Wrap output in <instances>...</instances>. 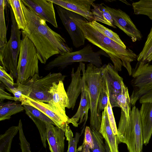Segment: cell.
Instances as JSON below:
<instances>
[{
	"label": "cell",
	"mask_w": 152,
	"mask_h": 152,
	"mask_svg": "<svg viewBox=\"0 0 152 152\" xmlns=\"http://www.w3.org/2000/svg\"><path fill=\"white\" fill-rule=\"evenodd\" d=\"M22 5L27 28L26 31H21V33L34 45L41 63L45 64L54 55L72 52V48L67 45L64 38L52 30L45 20L26 6L22 1Z\"/></svg>",
	"instance_id": "1"
},
{
	"label": "cell",
	"mask_w": 152,
	"mask_h": 152,
	"mask_svg": "<svg viewBox=\"0 0 152 152\" xmlns=\"http://www.w3.org/2000/svg\"><path fill=\"white\" fill-rule=\"evenodd\" d=\"M74 20L89 42L104 51L109 56L115 69L121 71L122 66L132 75L131 62L137 60V56L132 50L121 45L106 37L92 25L85 18L75 13Z\"/></svg>",
	"instance_id": "2"
},
{
	"label": "cell",
	"mask_w": 152,
	"mask_h": 152,
	"mask_svg": "<svg viewBox=\"0 0 152 152\" xmlns=\"http://www.w3.org/2000/svg\"><path fill=\"white\" fill-rule=\"evenodd\" d=\"M117 135L118 143L125 144L129 152L142 151L143 140L140 110L135 106L127 118L121 110Z\"/></svg>",
	"instance_id": "3"
},
{
	"label": "cell",
	"mask_w": 152,
	"mask_h": 152,
	"mask_svg": "<svg viewBox=\"0 0 152 152\" xmlns=\"http://www.w3.org/2000/svg\"><path fill=\"white\" fill-rule=\"evenodd\" d=\"M81 70L84 73L85 83L88 86L90 99V128L99 132L102 122V116L97 111L99 99L102 87L101 67L89 63L85 69V64L80 62Z\"/></svg>",
	"instance_id": "4"
},
{
	"label": "cell",
	"mask_w": 152,
	"mask_h": 152,
	"mask_svg": "<svg viewBox=\"0 0 152 152\" xmlns=\"http://www.w3.org/2000/svg\"><path fill=\"white\" fill-rule=\"evenodd\" d=\"M131 84L133 91L130 97L131 104L134 106L139 100L141 104L152 103V65L138 61L132 69Z\"/></svg>",
	"instance_id": "5"
},
{
	"label": "cell",
	"mask_w": 152,
	"mask_h": 152,
	"mask_svg": "<svg viewBox=\"0 0 152 152\" xmlns=\"http://www.w3.org/2000/svg\"><path fill=\"white\" fill-rule=\"evenodd\" d=\"M11 20V34L10 39L3 47L0 48V66L14 79L18 77V58L20 50L21 31L18 27L11 8L10 7Z\"/></svg>",
	"instance_id": "6"
},
{
	"label": "cell",
	"mask_w": 152,
	"mask_h": 152,
	"mask_svg": "<svg viewBox=\"0 0 152 152\" xmlns=\"http://www.w3.org/2000/svg\"><path fill=\"white\" fill-rule=\"evenodd\" d=\"M18 61L16 83L23 84L36 74H39V59L36 49L24 34Z\"/></svg>",
	"instance_id": "7"
},
{
	"label": "cell",
	"mask_w": 152,
	"mask_h": 152,
	"mask_svg": "<svg viewBox=\"0 0 152 152\" xmlns=\"http://www.w3.org/2000/svg\"><path fill=\"white\" fill-rule=\"evenodd\" d=\"M82 62H89L99 67L102 66L100 54L94 51L91 46L88 44L79 50L60 55L48 62L44 68L48 71L55 67L63 69L74 63Z\"/></svg>",
	"instance_id": "8"
},
{
	"label": "cell",
	"mask_w": 152,
	"mask_h": 152,
	"mask_svg": "<svg viewBox=\"0 0 152 152\" xmlns=\"http://www.w3.org/2000/svg\"><path fill=\"white\" fill-rule=\"evenodd\" d=\"M65 77V75L60 73H50L43 77L36 74L23 83L30 87L31 89L29 98L39 101L50 103L52 100V96L49 91L53 83L60 81H63Z\"/></svg>",
	"instance_id": "9"
},
{
	"label": "cell",
	"mask_w": 152,
	"mask_h": 152,
	"mask_svg": "<svg viewBox=\"0 0 152 152\" xmlns=\"http://www.w3.org/2000/svg\"><path fill=\"white\" fill-rule=\"evenodd\" d=\"M101 67L102 80L107 87L111 106L112 108L119 107L116 98L121 91L123 78L119 75L118 72L111 63L104 64Z\"/></svg>",
	"instance_id": "10"
},
{
	"label": "cell",
	"mask_w": 152,
	"mask_h": 152,
	"mask_svg": "<svg viewBox=\"0 0 152 152\" xmlns=\"http://www.w3.org/2000/svg\"><path fill=\"white\" fill-rule=\"evenodd\" d=\"M58 15L72 40L74 46L78 48L83 45L86 39L80 28L74 20L75 13L55 5Z\"/></svg>",
	"instance_id": "11"
},
{
	"label": "cell",
	"mask_w": 152,
	"mask_h": 152,
	"mask_svg": "<svg viewBox=\"0 0 152 152\" xmlns=\"http://www.w3.org/2000/svg\"><path fill=\"white\" fill-rule=\"evenodd\" d=\"M22 105L31 106L45 115L53 121L55 126L62 129L65 132L66 129L67 121L69 118L64 116L52 103H47L24 96L21 102Z\"/></svg>",
	"instance_id": "12"
},
{
	"label": "cell",
	"mask_w": 152,
	"mask_h": 152,
	"mask_svg": "<svg viewBox=\"0 0 152 152\" xmlns=\"http://www.w3.org/2000/svg\"><path fill=\"white\" fill-rule=\"evenodd\" d=\"M105 6L112 16L115 26L124 31L133 42L141 40L142 34L128 14L120 9L111 8L106 5Z\"/></svg>",
	"instance_id": "13"
},
{
	"label": "cell",
	"mask_w": 152,
	"mask_h": 152,
	"mask_svg": "<svg viewBox=\"0 0 152 152\" xmlns=\"http://www.w3.org/2000/svg\"><path fill=\"white\" fill-rule=\"evenodd\" d=\"M21 0L26 6L37 15L55 27H58L53 3L50 0Z\"/></svg>",
	"instance_id": "14"
},
{
	"label": "cell",
	"mask_w": 152,
	"mask_h": 152,
	"mask_svg": "<svg viewBox=\"0 0 152 152\" xmlns=\"http://www.w3.org/2000/svg\"><path fill=\"white\" fill-rule=\"evenodd\" d=\"M82 72L83 83L79 107L75 115L71 118H69L67 122L68 124L71 123L75 127H77L79 124L83 122L80 136L84 130L90 105L88 88L85 83L84 72L83 71Z\"/></svg>",
	"instance_id": "15"
},
{
	"label": "cell",
	"mask_w": 152,
	"mask_h": 152,
	"mask_svg": "<svg viewBox=\"0 0 152 152\" xmlns=\"http://www.w3.org/2000/svg\"><path fill=\"white\" fill-rule=\"evenodd\" d=\"M53 3L83 17L89 22L94 20L91 7L95 0H50Z\"/></svg>",
	"instance_id": "16"
},
{
	"label": "cell",
	"mask_w": 152,
	"mask_h": 152,
	"mask_svg": "<svg viewBox=\"0 0 152 152\" xmlns=\"http://www.w3.org/2000/svg\"><path fill=\"white\" fill-rule=\"evenodd\" d=\"M81 68L80 65L78 66L75 72L74 68H72L71 72V81L68 86L66 94L69 102L68 109H74L77 100L79 95L81 93L83 83V77L81 76Z\"/></svg>",
	"instance_id": "17"
},
{
	"label": "cell",
	"mask_w": 152,
	"mask_h": 152,
	"mask_svg": "<svg viewBox=\"0 0 152 152\" xmlns=\"http://www.w3.org/2000/svg\"><path fill=\"white\" fill-rule=\"evenodd\" d=\"M47 140L51 152H64L65 132L61 128L46 123Z\"/></svg>",
	"instance_id": "18"
},
{
	"label": "cell",
	"mask_w": 152,
	"mask_h": 152,
	"mask_svg": "<svg viewBox=\"0 0 152 152\" xmlns=\"http://www.w3.org/2000/svg\"><path fill=\"white\" fill-rule=\"evenodd\" d=\"M49 92L52 96V103L64 116L69 118L65 111V108H67L68 105L69 100L64 88L63 81H60L58 83H53Z\"/></svg>",
	"instance_id": "19"
},
{
	"label": "cell",
	"mask_w": 152,
	"mask_h": 152,
	"mask_svg": "<svg viewBox=\"0 0 152 152\" xmlns=\"http://www.w3.org/2000/svg\"><path fill=\"white\" fill-rule=\"evenodd\" d=\"M140 110L142 124L143 143H148L152 135V103L142 104Z\"/></svg>",
	"instance_id": "20"
},
{
	"label": "cell",
	"mask_w": 152,
	"mask_h": 152,
	"mask_svg": "<svg viewBox=\"0 0 152 152\" xmlns=\"http://www.w3.org/2000/svg\"><path fill=\"white\" fill-rule=\"evenodd\" d=\"M102 118L99 132L107 142L110 152H119L117 135L113 134L111 129L106 107L102 112Z\"/></svg>",
	"instance_id": "21"
},
{
	"label": "cell",
	"mask_w": 152,
	"mask_h": 152,
	"mask_svg": "<svg viewBox=\"0 0 152 152\" xmlns=\"http://www.w3.org/2000/svg\"><path fill=\"white\" fill-rule=\"evenodd\" d=\"M91 11L93 14L94 20L99 22L116 28L113 23L111 16L104 3L100 4L93 3Z\"/></svg>",
	"instance_id": "22"
},
{
	"label": "cell",
	"mask_w": 152,
	"mask_h": 152,
	"mask_svg": "<svg viewBox=\"0 0 152 152\" xmlns=\"http://www.w3.org/2000/svg\"><path fill=\"white\" fill-rule=\"evenodd\" d=\"M0 99V121L10 119L11 116L25 110L23 106L17 102H4Z\"/></svg>",
	"instance_id": "23"
},
{
	"label": "cell",
	"mask_w": 152,
	"mask_h": 152,
	"mask_svg": "<svg viewBox=\"0 0 152 152\" xmlns=\"http://www.w3.org/2000/svg\"><path fill=\"white\" fill-rule=\"evenodd\" d=\"M7 1L12 9L18 28L22 31H26L27 24L21 0H7Z\"/></svg>",
	"instance_id": "24"
},
{
	"label": "cell",
	"mask_w": 152,
	"mask_h": 152,
	"mask_svg": "<svg viewBox=\"0 0 152 152\" xmlns=\"http://www.w3.org/2000/svg\"><path fill=\"white\" fill-rule=\"evenodd\" d=\"M19 132L18 126H12L0 136V152H10L13 138Z\"/></svg>",
	"instance_id": "25"
},
{
	"label": "cell",
	"mask_w": 152,
	"mask_h": 152,
	"mask_svg": "<svg viewBox=\"0 0 152 152\" xmlns=\"http://www.w3.org/2000/svg\"><path fill=\"white\" fill-rule=\"evenodd\" d=\"M121 91L117 96L116 101L119 107L124 112L126 117L129 116L131 108V100L128 89L123 81L122 82Z\"/></svg>",
	"instance_id": "26"
},
{
	"label": "cell",
	"mask_w": 152,
	"mask_h": 152,
	"mask_svg": "<svg viewBox=\"0 0 152 152\" xmlns=\"http://www.w3.org/2000/svg\"><path fill=\"white\" fill-rule=\"evenodd\" d=\"M132 6L135 14L146 15L152 20V0H140Z\"/></svg>",
	"instance_id": "27"
},
{
	"label": "cell",
	"mask_w": 152,
	"mask_h": 152,
	"mask_svg": "<svg viewBox=\"0 0 152 152\" xmlns=\"http://www.w3.org/2000/svg\"><path fill=\"white\" fill-rule=\"evenodd\" d=\"M89 22L92 25L104 36L114 41L124 48L126 49V46L117 33L96 21L93 20Z\"/></svg>",
	"instance_id": "28"
},
{
	"label": "cell",
	"mask_w": 152,
	"mask_h": 152,
	"mask_svg": "<svg viewBox=\"0 0 152 152\" xmlns=\"http://www.w3.org/2000/svg\"><path fill=\"white\" fill-rule=\"evenodd\" d=\"M137 60L148 63L152 61V26L143 48L137 56Z\"/></svg>",
	"instance_id": "29"
},
{
	"label": "cell",
	"mask_w": 152,
	"mask_h": 152,
	"mask_svg": "<svg viewBox=\"0 0 152 152\" xmlns=\"http://www.w3.org/2000/svg\"><path fill=\"white\" fill-rule=\"evenodd\" d=\"M6 1L0 0V48L3 47L7 42L6 37L7 28L4 16Z\"/></svg>",
	"instance_id": "30"
},
{
	"label": "cell",
	"mask_w": 152,
	"mask_h": 152,
	"mask_svg": "<svg viewBox=\"0 0 152 152\" xmlns=\"http://www.w3.org/2000/svg\"><path fill=\"white\" fill-rule=\"evenodd\" d=\"M14 87L10 92L13 94L15 98V101L21 102L24 96L29 97L31 91L30 87L23 83H15Z\"/></svg>",
	"instance_id": "31"
},
{
	"label": "cell",
	"mask_w": 152,
	"mask_h": 152,
	"mask_svg": "<svg viewBox=\"0 0 152 152\" xmlns=\"http://www.w3.org/2000/svg\"><path fill=\"white\" fill-rule=\"evenodd\" d=\"M26 113L34 122L39 131L40 138L43 146L45 148L47 147V129L46 122L33 116L28 112L25 111Z\"/></svg>",
	"instance_id": "32"
},
{
	"label": "cell",
	"mask_w": 152,
	"mask_h": 152,
	"mask_svg": "<svg viewBox=\"0 0 152 152\" xmlns=\"http://www.w3.org/2000/svg\"><path fill=\"white\" fill-rule=\"evenodd\" d=\"M65 135L68 141V148L67 152H77V145L80 137L79 133L76 132L74 137L73 133L68 124L65 132Z\"/></svg>",
	"instance_id": "33"
},
{
	"label": "cell",
	"mask_w": 152,
	"mask_h": 152,
	"mask_svg": "<svg viewBox=\"0 0 152 152\" xmlns=\"http://www.w3.org/2000/svg\"><path fill=\"white\" fill-rule=\"evenodd\" d=\"M109 97L107 87L102 81V87L100 94L97 106L98 114L102 116L101 112L107 106Z\"/></svg>",
	"instance_id": "34"
},
{
	"label": "cell",
	"mask_w": 152,
	"mask_h": 152,
	"mask_svg": "<svg viewBox=\"0 0 152 152\" xmlns=\"http://www.w3.org/2000/svg\"><path fill=\"white\" fill-rule=\"evenodd\" d=\"M94 148L91 150V152H106L105 143L101 134L97 131L91 130Z\"/></svg>",
	"instance_id": "35"
},
{
	"label": "cell",
	"mask_w": 152,
	"mask_h": 152,
	"mask_svg": "<svg viewBox=\"0 0 152 152\" xmlns=\"http://www.w3.org/2000/svg\"><path fill=\"white\" fill-rule=\"evenodd\" d=\"M23 105L25 108V111L28 112L34 117L45 122L49 123L55 125V124L51 119L37 108L29 105Z\"/></svg>",
	"instance_id": "36"
},
{
	"label": "cell",
	"mask_w": 152,
	"mask_h": 152,
	"mask_svg": "<svg viewBox=\"0 0 152 152\" xmlns=\"http://www.w3.org/2000/svg\"><path fill=\"white\" fill-rule=\"evenodd\" d=\"M18 126L21 152H31L30 144L25 136L23 129L22 122L20 119L19 121Z\"/></svg>",
	"instance_id": "37"
},
{
	"label": "cell",
	"mask_w": 152,
	"mask_h": 152,
	"mask_svg": "<svg viewBox=\"0 0 152 152\" xmlns=\"http://www.w3.org/2000/svg\"><path fill=\"white\" fill-rule=\"evenodd\" d=\"M108 119L110 124L113 134L115 135L118 134V130L116 122L114 116L112 108L110 104L109 99L106 107Z\"/></svg>",
	"instance_id": "38"
},
{
	"label": "cell",
	"mask_w": 152,
	"mask_h": 152,
	"mask_svg": "<svg viewBox=\"0 0 152 152\" xmlns=\"http://www.w3.org/2000/svg\"><path fill=\"white\" fill-rule=\"evenodd\" d=\"M83 142L88 146L90 150H92L94 148L91 130L90 127L88 126H86L85 129V136Z\"/></svg>",
	"instance_id": "39"
},
{
	"label": "cell",
	"mask_w": 152,
	"mask_h": 152,
	"mask_svg": "<svg viewBox=\"0 0 152 152\" xmlns=\"http://www.w3.org/2000/svg\"><path fill=\"white\" fill-rule=\"evenodd\" d=\"M5 85L1 82H0V99H7L15 101V98L14 96L6 92L4 90L6 88Z\"/></svg>",
	"instance_id": "40"
},
{
	"label": "cell",
	"mask_w": 152,
	"mask_h": 152,
	"mask_svg": "<svg viewBox=\"0 0 152 152\" xmlns=\"http://www.w3.org/2000/svg\"><path fill=\"white\" fill-rule=\"evenodd\" d=\"M0 77L4 79L11 85H14L15 83H14L13 78L1 66H0Z\"/></svg>",
	"instance_id": "41"
},
{
	"label": "cell",
	"mask_w": 152,
	"mask_h": 152,
	"mask_svg": "<svg viewBox=\"0 0 152 152\" xmlns=\"http://www.w3.org/2000/svg\"><path fill=\"white\" fill-rule=\"evenodd\" d=\"M77 151L81 152H91L88 146L84 142L82 145L78 148Z\"/></svg>",
	"instance_id": "42"
},
{
	"label": "cell",
	"mask_w": 152,
	"mask_h": 152,
	"mask_svg": "<svg viewBox=\"0 0 152 152\" xmlns=\"http://www.w3.org/2000/svg\"><path fill=\"white\" fill-rule=\"evenodd\" d=\"M104 143L105 145L106 152H110L108 145L105 140H104Z\"/></svg>",
	"instance_id": "43"
},
{
	"label": "cell",
	"mask_w": 152,
	"mask_h": 152,
	"mask_svg": "<svg viewBox=\"0 0 152 152\" xmlns=\"http://www.w3.org/2000/svg\"><path fill=\"white\" fill-rule=\"evenodd\" d=\"M141 152H142V151Z\"/></svg>",
	"instance_id": "44"
}]
</instances>
